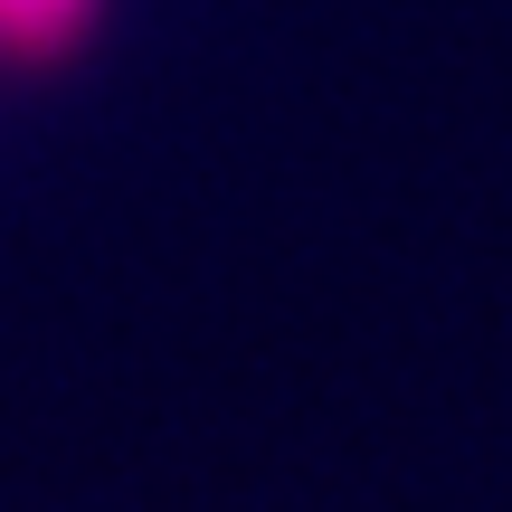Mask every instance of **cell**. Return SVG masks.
<instances>
[{
  "instance_id": "cell-1",
  "label": "cell",
  "mask_w": 512,
  "mask_h": 512,
  "mask_svg": "<svg viewBox=\"0 0 512 512\" xmlns=\"http://www.w3.org/2000/svg\"><path fill=\"white\" fill-rule=\"evenodd\" d=\"M86 10L95 0H0V48L48 57V48H67V38L86 29Z\"/></svg>"
}]
</instances>
